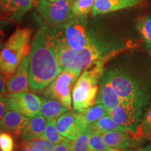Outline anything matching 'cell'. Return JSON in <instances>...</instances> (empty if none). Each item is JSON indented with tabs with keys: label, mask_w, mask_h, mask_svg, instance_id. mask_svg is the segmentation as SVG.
Here are the masks:
<instances>
[{
	"label": "cell",
	"mask_w": 151,
	"mask_h": 151,
	"mask_svg": "<svg viewBox=\"0 0 151 151\" xmlns=\"http://www.w3.org/2000/svg\"><path fill=\"white\" fill-rule=\"evenodd\" d=\"M92 131L87 129L75 140H72V151H90L89 139Z\"/></svg>",
	"instance_id": "obj_27"
},
{
	"label": "cell",
	"mask_w": 151,
	"mask_h": 151,
	"mask_svg": "<svg viewBox=\"0 0 151 151\" xmlns=\"http://www.w3.org/2000/svg\"><path fill=\"white\" fill-rule=\"evenodd\" d=\"M129 132L111 131L101 134L106 144L110 148H133L141 141L129 134Z\"/></svg>",
	"instance_id": "obj_15"
},
{
	"label": "cell",
	"mask_w": 151,
	"mask_h": 151,
	"mask_svg": "<svg viewBox=\"0 0 151 151\" xmlns=\"http://www.w3.org/2000/svg\"><path fill=\"white\" fill-rule=\"evenodd\" d=\"M90 151H106L111 149L106 144L101 136L98 132H92L89 139Z\"/></svg>",
	"instance_id": "obj_28"
},
{
	"label": "cell",
	"mask_w": 151,
	"mask_h": 151,
	"mask_svg": "<svg viewBox=\"0 0 151 151\" xmlns=\"http://www.w3.org/2000/svg\"><path fill=\"white\" fill-rule=\"evenodd\" d=\"M58 132L67 139L75 140L88 129L81 113L67 111L56 120Z\"/></svg>",
	"instance_id": "obj_11"
},
{
	"label": "cell",
	"mask_w": 151,
	"mask_h": 151,
	"mask_svg": "<svg viewBox=\"0 0 151 151\" xmlns=\"http://www.w3.org/2000/svg\"><path fill=\"white\" fill-rule=\"evenodd\" d=\"M8 110L18 111L27 117L39 114L41 107V97L28 92H15L5 95Z\"/></svg>",
	"instance_id": "obj_10"
},
{
	"label": "cell",
	"mask_w": 151,
	"mask_h": 151,
	"mask_svg": "<svg viewBox=\"0 0 151 151\" xmlns=\"http://www.w3.org/2000/svg\"><path fill=\"white\" fill-rule=\"evenodd\" d=\"M41 107L40 113L46 120H57L69 110L62 104L54 99L41 97Z\"/></svg>",
	"instance_id": "obj_19"
},
{
	"label": "cell",
	"mask_w": 151,
	"mask_h": 151,
	"mask_svg": "<svg viewBox=\"0 0 151 151\" xmlns=\"http://www.w3.org/2000/svg\"><path fill=\"white\" fill-rule=\"evenodd\" d=\"M143 109V106L139 104L122 100L109 110L108 116L118 125L127 129L133 136L141 124Z\"/></svg>",
	"instance_id": "obj_9"
},
{
	"label": "cell",
	"mask_w": 151,
	"mask_h": 151,
	"mask_svg": "<svg viewBox=\"0 0 151 151\" xmlns=\"http://www.w3.org/2000/svg\"><path fill=\"white\" fill-rule=\"evenodd\" d=\"M137 27L143 41L148 44H151V14L139 19Z\"/></svg>",
	"instance_id": "obj_24"
},
{
	"label": "cell",
	"mask_w": 151,
	"mask_h": 151,
	"mask_svg": "<svg viewBox=\"0 0 151 151\" xmlns=\"http://www.w3.org/2000/svg\"><path fill=\"white\" fill-rule=\"evenodd\" d=\"M6 78L4 75L0 73V95L6 92Z\"/></svg>",
	"instance_id": "obj_33"
},
{
	"label": "cell",
	"mask_w": 151,
	"mask_h": 151,
	"mask_svg": "<svg viewBox=\"0 0 151 151\" xmlns=\"http://www.w3.org/2000/svg\"><path fill=\"white\" fill-rule=\"evenodd\" d=\"M51 27L43 23L34 35L29 52L30 89L41 92L60 73Z\"/></svg>",
	"instance_id": "obj_1"
},
{
	"label": "cell",
	"mask_w": 151,
	"mask_h": 151,
	"mask_svg": "<svg viewBox=\"0 0 151 151\" xmlns=\"http://www.w3.org/2000/svg\"><path fill=\"white\" fill-rule=\"evenodd\" d=\"M20 151H44V150H40L38 149L29 148V147H22V148H20Z\"/></svg>",
	"instance_id": "obj_35"
},
{
	"label": "cell",
	"mask_w": 151,
	"mask_h": 151,
	"mask_svg": "<svg viewBox=\"0 0 151 151\" xmlns=\"http://www.w3.org/2000/svg\"><path fill=\"white\" fill-rule=\"evenodd\" d=\"M127 48L121 41L108 39L94 32L90 43L80 51L56 48L60 71L73 70L81 73L92 62L117 55Z\"/></svg>",
	"instance_id": "obj_2"
},
{
	"label": "cell",
	"mask_w": 151,
	"mask_h": 151,
	"mask_svg": "<svg viewBox=\"0 0 151 151\" xmlns=\"http://www.w3.org/2000/svg\"><path fill=\"white\" fill-rule=\"evenodd\" d=\"M151 136V107L146 113L143 120L139 124V127L133 137L140 141L142 138Z\"/></svg>",
	"instance_id": "obj_25"
},
{
	"label": "cell",
	"mask_w": 151,
	"mask_h": 151,
	"mask_svg": "<svg viewBox=\"0 0 151 151\" xmlns=\"http://www.w3.org/2000/svg\"><path fill=\"white\" fill-rule=\"evenodd\" d=\"M52 151H72V140L67 139L55 145Z\"/></svg>",
	"instance_id": "obj_31"
},
{
	"label": "cell",
	"mask_w": 151,
	"mask_h": 151,
	"mask_svg": "<svg viewBox=\"0 0 151 151\" xmlns=\"http://www.w3.org/2000/svg\"><path fill=\"white\" fill-rule=\"evenodd\" d=\"M14 149L12 136L6 132H0V151H14Z\"/></svg>",
	"instance_id": "obj_29"
},
{
	"label": "cell",
	"mask_w": 151,
	"mask_h": 151,
	"mask_svg": "<svg viewBox=\"0 0 151 151\" xmlns=\"http://www.w3.org/2000/svg\"><path fill=\"white\" fill-rule=\"evenodd\" d=\"M80 75V73L73 70L66 69L60 71L58 76L41 93L43 97L58 101L71 111L72 107L71 89Z\"/></svg>",
	"instance_id": "obj_7"
},
{
	"label": "cell",
	"mask_w": 151,
	"mask_h": 151,
	"mask_svg": "<svg viewBox=\"0 0 151 151\" xmlns=\"http://www.w3.org/2000/svg\"><path fill=\"white\" fill-rule=\"evenodd\" d=\"M146 48L151 56V44H148V43H146Z\"/></svg>",
	"instance_id": "obj_37"
},
{
	"label": "cell",
	"mask_w": 151,
	"mask_h": 151,
	"mask_svg": "<svg viewBox=\"0 0 151 151\" xmlns=\"http://www.w3.org/2000/svg\"><path fill=\"white\" fill-rule=\"evenodd\" d=\"M14 25V22L6 20H0V50L4 45L9 32Z\"/></svg>",
	"instance_id": "obj_30"
},
{
	"label": "cell",
	"mask_w": 151,
	"mask_h": 151,
	"mask_svg": "<svg viewBox=\"0 0 151 151\" xmlns=\"http://www.w3.org/2000/svg\"><path fill=\"white\" fill-rule=\"evenodd\" d=\"M141 1V0H95L91 14L92 16L94 17L98 15L109 14L133 7Z\"/></svg>",
	"instance_id": "obj_18"
},
{
	"label": "cell",
	"mask_w": 151,
	"mask_h": 151,
	"mask_svg": "<svg viewBox=\"0 0 151 151\" xmlns=\"http://www.w3.org/2000/svg\"><path fill=\"white\" fill-rule=\"evenodd\" d=\"M104 75L122 100L134 101L143 107L148 104L150 99L148 90L129 71L113 67L106 70Z\"/></svg>",
	"instance_id": "obj_6"
},
{
	"label": "cell",
	"mask_w": 151,
	"mask_h": 151,
	"mask_svg": "<svg viewBox=\"0 0 151 151\" xmlns=\"http://www.w3.org/2000/svg\"><path fill=\"white\" fill-rule=\"evenodd\" d=\"M7 111H8V107H7L5 95L0 96V120H1Z\"/></svg>",
	"instance_id": "obj_32"
},
{
	"label": "cell",
	"mask_w": 151,
	"mask_h": 151,
	"mask_svg": "<svg viewBox=\"0 0 151 151\" xmlns=\"http://www.w3.org/2000/svg\"><path fill=\"white\" fill-rule=\"evenodd\" d=\"M137 151H151V146H147L146 148H140L139 149V150H137Z\"/></svg>",
	"instance_id": "obj_36"
},
{
	"label": "cell",
	"mask_w": 151,
	"mask_h": 151,
	"mask_svg": "<svg viewBox=\"0 0 151 151\" xmlns=\"http://www.w3.org/2000/svg\"><path fill=\"white\" fill-rule=\"evenodd\" d=\"M55 145L56 144L49 141L39 139H33V140L22 141V142L20 145V148L29 147V148L38 149V150H40L52 151L55 148Z\"/></svg>",
	"instance_id": "obj_26"
},
{
	"label": "cell",
	"mask_w": 151,
	"mask_h": 151,
	"mask_svg": "<svg viewBox=\"0 0 151 151\" xmlns=\"http://www.w3.org/2000/svg\"><path fill=\"white\" fill-rule=\"evenodd\" d=\"M74 0H38L37 9L45 23L55 27L71 18V6Z\"/></svg>",
	"instance_id": "obj_8"
},
{
	"label": "cell",
	"mask_w": 151,
	"mask_h": 151,
	"mask_svg": "<svg viewBox=\"0 0 151 151\" xmlns=\"http://www.w3.org/2000/svg\"><path fill=\"white\" fill-rule=\"evenodd\" d=\"M95 0H74L71 6V16H84L91 12Z\"/></svg>",
	"instance_id": "obj_23"
},
{
	"label": "cell",
	"mask_w": 151,
	"mask_h": 151,
	"mask_svg": "<svg viewBox=\"0 0 151 151\" xmlns=\"http://www.w3.org/2000/svg\"><path fill=\"white\" fill-rule=\"evenodd\" d=\"M47 120L41 113L29 117L27 121L20 131L18 138L21 141L40 139L44 132Z\"/></svg>",
	"instance_id": "obj_17"
},
{
	"label": "cell",
	"mask_w": 151,
	"mask_h": 151,
	"mask_svg": "<svg viewBox=\"0 0 151 151\" xmlns=\"http://www.w3.org/2000/svg\"><path fill=\"white\" fill-rule=\"evenodd\" d=\"M88 129L91 130L92 132H98L99 134L111 131L129 132V130L125 127H121L116 123L109 116H103L97 121L90 124L88 127Z\"/></svg>",
	"instance_id": "obj_20"
},
{
	"label": "cell",
	"mask_w": 151,
	"mask_h": 151,
	"mask_svg": "<svg viewBox=\"0 0 151 151\" xmlns=\"http://www.w3.org/2000/svg\"><path fill=\"white\" fill-rule=\"evenodd\" d=\"M122 101V99L115 91L110 81L104 73L99 80V90L94 104H101L110 110L118 105Z\"/></svg>",
	"instance_id": "obj_14"
},
{
	"label": "cell",
	"mask_w": 151,
	"mask_h": 151,
	"mask_svg": "<svg viewBox=\"0 0 151 151\" xmlns=\"http://www.w3.org/2000/svg\"><path fill=\"white\" fill-rule=\"evenodd\" d=\"M35 1H37V0H35Z\"/></svg>",
	"instance_id": "obj_40"
},
{
	"label": "cell",
	"mask_w": 151,
	"mask_h": 151,
	"mask_svg": "<svg viewBox=\"0 0 151 151\" xmlns=\"http://www.w3.org/2000/svg\"><path fill=\"white\" fill-rule=\"evenodd\" d=\"M32 29L18 27L0 50V73L6 76L13 75L24 56L30 52Z\"/></svg>",
	"instance_id": "obj_5"
},
{
	"label": "cell",
	"mask_w": 151,
	"mask_h": 151,
	"mask_svg": "<svg viewBox=\"0 0 151 151\" xmlns=\"http://www.w3.org/2000/svg\"><path fill=\"white\" fill-rule=\"evenodd\" d=\"M29 53L26 55L13 75L6 81V91L9 93L28 92L30 89L29 82Z\"/></svg>",
	"instance_id": "obj_12"
},
{
	"label": "cell",
	"mask_w": 151,
	"mask_h": 151,
	"mask_svg": "<svg viewBox=\"0 0 151 151\" xmlns=\"http://www.w3.org/2000/svg\"><path fill=\"white\" fill-rule=\"evenodd\" d=\"M94 30L89 27L87 16H72L65 23L51 28L56 48L74 51L83 49L91 40Z\"/></svg>",
	"instance_id": "obj_4"
},
{
	"label": "cell",
	"mask_w": 151,
	"mask_h": 151,
	"mask_svg": "<svg viewBox=\"0 0 151 151\" xmlns=\"http://www.w3.org/2000/svg\"><path fill=\"white\" fill-rule=\"evenodd\" d=\"M0 20H3L2 16H1V13H0Z\"/></svg>",
	"instance_id": "obj_38"
},
{
	"label": "cell",
	"mask_w": 151,
	"mask_h": 151,
	"mask_svg": "<svg viewBox=\"0 0 151 151\" xmlns=\"http://www.w3.org/2000/svg\"><path fill=\"white\" fill-rule=\"evenodd\" d=\"M48 1H57V0H48Z\"/></svg>",
	"instance_id": "obj_39"
},
{
	"label": "cell",
	"mask_w": 151,
	"mask_h": 151,
	"mask_svg": "<svg viewBox=\"0 0 151 151\" xmlns=\"http://www.w3.org/2000/svg\"><path fill=\"white\" fill-rule=\"evenodd\" d=\"M109 111V109H107L104 105L99 104H94L86 109L83 112L81 113V114L85 124H86L87 127H88L90 124L97 121L103 116H108Z\"/></svg>",
	"instance_id": "obj_21"
},
{
	"label": "cell",
	"mask_w": 151,
	"mask_h": 151,
	"mask_svg": "<svg viewBox=\"0 0 151 151\" xmlns=\"http://www.w3.org/2000/svg\"><path fill=\"white\" fill-rule=\"evenodd\" d=\"M113 58L108 56L92 62L81 73L72 90L73 111L83 113L94 105L99 80L106 71L105 65Z\"/></svg>",
	"instance_id": "obj_3"
},
{
	"label": "cell",
	"mask_w": 151,
	"mask_h": 151,
	"mask_svg": "<svg viewBox=\"0 0 151 151\" xmlns=\"http://www.w3.org/2000/svg\"><path fill=\"white\" fill-rule=\"evenodd\" d=\"M28 118L18 111L8 110L0 120V132H6L18 137Z\"/></svg>",
	"instance_id": "obj_16"
},
{
	"label": "cell",
	"mask_w": 151,
	"mask_h": 151,
	"mask_svg": "<svg viewBox=\"0 0 151 151\" xmlns=\"http://www.w3.org/2000/svg\"><path fill=\"white\" fill-rule=\"evenodd\" d=\"M106 151H134L132 148H111Z\"/></svg>",
	"instance_id": "obj_34"
},
{
	"label": "cell",
	"mask_w": 151,
	"mask_h": 151,
	"mask_svg": "<svg viewBox=\"0 0 151 151\" xmlns=\"http://www.w3.org/2000/svg\"><path fill=\"white\" fill-rule=\"evenodd\" d=\"M40 139L47 140L50 142L58 144L67 139L58 132L56 127V120H47L46 126L44 132Z\"/></svg>",
	"instance_id": "obj_22"
},
{
	"label": "cell",
	"mask_w": 151,
	"mask_h": 151,
	"mask_svg": "<svg viewBox=\"0 0 151 151\" xmlns=\"http://www.w3.org/2000/svg\"><path fill=\"white\" fill-rule=\"evenodd\" d=\"M35 5V0H0L3 20L17 22Z\"/></svg>",
	"instance_id": "obj_13"
}]
</instances>
